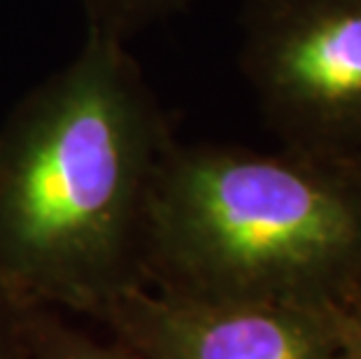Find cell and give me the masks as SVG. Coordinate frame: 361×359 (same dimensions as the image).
I'll list each match as a JSON object with an SVG mask.
<instances>
[{
  "instance_id": "1",
  "label": "cell",
  "mask_w": 361,
  "mask_h": 359,
  "mask_svg": "<svg viewBox=\"0 0 361 359\" xmlns=\"http://www.w3.org/2000/svg\"><path fill=\"white\" fill-rule=\"evenodd\" d=\"M173 142L126 42L89 33L0 126V289L94 315L145 285V219Z\"/></svg>"
},
{
  "instance_id": "2",
  "label": "cell",
  "mask_w": 361,
  "mask_h": 359,
  "mask_svg": "<svg viewBox=\"0 0 361 359\" xmlns=\"http://www.w3.org/2000/svg\"><path fill=\"white\" fill-rule=\"evenodd\" d=\"M142 264L164 292L343 310L361 289V159L175 140Z\"/></svg>"
},
{
  "instance_id": "3",
  "label": "cell",
  "mask_w": 361,
  "mask_h": 359,
  "mask_svg": "<svg viewBox=\"0 0 361 359\" xmlns=\"http://www.w3.org/2000/svg\"><path fill=\"white\" fill-rule=\"evenodd\" d=\"M240 66L282 147L361 159V0H245Z\"/></svg>"
},
{
  "instance_id": "4",
  "label": "cell",
  "mask_w": 361,
  "mask_h": 359,
  "mask_svg": "<svg viewBox=\"0 0 361 359\" xmlns=\"http://www.w3.org/2000/svg\"><path fill=\"white\" fill-rule=\"evenodd\" d=\"M341 310L198 299L149 285L124 289L94 312L145 359H341Z\"/></svg>"
},
{
  "instance_id": "5",
  "label": "cell",
  "mask_w": 361,
  "mask_h": 359,
  "mask_svg": "<svg viewBox=\"0 0 361 359\" xmlns=\"http://www.w3.org/2000/svg\"><path fill=\"white\" fill-rule=\"evenodd\" d=\"M26 359H145L124 343L96 341L54 317L49 308L24 310Z\"/></svg>"
},
{
  "instance_id": "6",
  "label": "cell",
  "mask_w": 361,
  "mask_h": 359,
  "mask_svg": "<svg viewBox=\"0 0 361 359\" xmlns=\"http://www.w3.org/2000/svg\"><path fill=\"white\" fill-rule=\"evenodd\" d=\"M189 0H82L89 33L128 42L159 19L180 12Z\"/></svg>"
},
{
  "instance_id": "7",
  "label": "cell",
  "mask_w": 361,
  "mask_h": 359,
  "mask_svg": "<svg viewBox=\"0 0 361 359\" xmlns=\"http://www.w3.org/2000/svg\"><path fill=\"white\" fill-rule=\"evenodd\" d=\"M24 310L26 305L0 289V359H26Z\"/></svg>"
},
{
  "instance_id": "8",
  "label": "cell",
  "mask_w": 361,
  "mask_h": 359,
  "mask_svg": "<svg viewBox=\"0 0 361 359\" xmlns=\"http://www.w3.org/2000/svg\"><path fill=\"white\" fill-rule=\"evenodd\" d=\"M341 359H361V289L338 315Z\"/></svg>"
}]
</instances>
